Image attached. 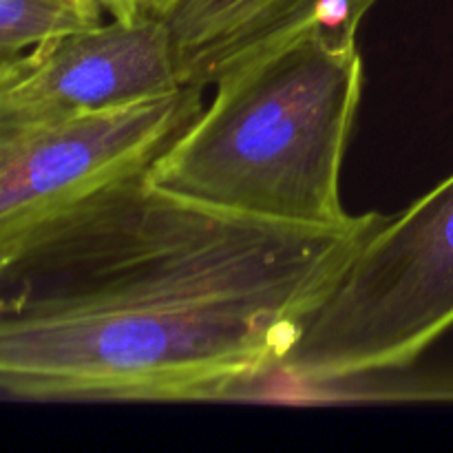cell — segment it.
I'll list each match as a JSON object with an SVG mask.
<instances>
[{"instance_id": "8992f818", "label": "cell", "mask_w": 453, "mask_h": 453, "mask_svg": "<svg viewBox=\"0 0 453 453\" xmlns=\"http://www.w3.org/2000/svg\"><path fill=\"white\" fill-rule=\"evenodd\" d=\"M376 0H177L164 18L184 87L215 84L252 58L305 34L357 40Z\"/></svg>"}, {"instance_id": "6da1fadb", "label": "cell", "mask_w": 453, "mask_h": 453, "mask_svg": "<svg viewBox=\"0 0 453 453\" xmlns=\"http://www.w3.org/2000/svg\"><path fill=\"white\" fill-rule=\"evenodd\" d=\"M383 215L279 224L96 186L0 255V396L224 401L277 374Z\"/></svg>"}, {"instance_id": "277c9868", "label": "cell", "mask_w": 453, "mask_h": 453, "mask_svg": "<svg viewBox=\"0 0 453 453\" xmlns=\"http://www.w3.org/2000/svg\"><path fill=\"white\" fill-rule=\"evenodd\" d=\"M199 91L0 133V255L96 186L149 166L202 109Z\"/></svg>"}, {"instance_id": "9c48e42d", "label": "cell", "mask_w": 453, "mask_h": 453, "mask_svg": "<svg viewBox=\"0 0 453 453\" xmlns=\"http://www.w3.org/2000/svg\"><path fill=\"white\" fill-rule=\"evenodd\" d=\"M177 0H153V13H159V16H164V13L168 12V9L175 4Z\"/></svg>"}, {"instance_id": "ba28073f", "label": "cell", "mask_w": 453, "mask_h": 453, "mask_svg": "<svg viewBox=\"0 0 453 453\" xmlns=\"http://www.w3.org/2000/svg\"><path fill=\"white\" fill-rule=\"evenodd\" d=\"M75 3L97 20L109 16L111 20L131 22L144 13H153V0H75Z\"/></svg>"}, {"instance_id": "52a82bcc", "label": "cell", "mask_w": 453, "mask_h": 453, "mask_svg": "<svg viewBox=\"0 0 453 453\" xmlns=\"http://www.w3.org/2000/svg\"><path fill=\"white\" fill-rule=\"evenodd\" d=\"M100 22L104 20L93 18L75 0H0V62Z\"/></svg>"}, {"instance_id": "5b68a950", "label": "cell", "mask_w": 453, "mask_h": 453, "mask_svg": "<svg viewBox=\"0 0 453 453\" xmlns=\"http://www.w3.org/2000/svg\"><path fill=\"white\" fill-rule=\"evenodd\" d=\"M181 88L166 18H109L0 62V133L73 122Z\"/></svg>"}, {"instance_id": "3957f363", "label": "cell", "mask_w": 453, "mask_h": 453, "mask_svg": "<svg viewBox=\"0 0 453 453\" xmlns=\"http://www.w3.org/2000/svg\"><path fill=\"white\" fill-rule=\"evenodd\" d=\"M453 327V173L363 239L277 374L334 385L414 365Z\"/></svg>"}, {"instance_id": "7a4b0ae2", "label": "cell", "mask_w": 453, "mask_h": 453, "mask_svg": "<svg viewBox=\"0 0 453 453\" xmlns=\"http://www.w3.org/2000/svg\"><path fill=\"white\" fill-rule=\"evenodd\" d=\"M363 80L357 40L299 35L221 75L211 104L150 159L146 177L237 215L319 228L352 224L341 168Z\"/></svg>"}]
</instances>
